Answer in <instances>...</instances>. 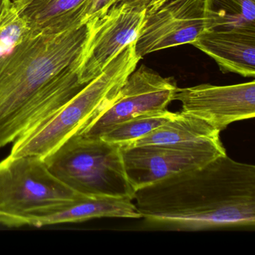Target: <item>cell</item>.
<instances>
[{"mask_svg":"<svg viewBox=\"0 0 255 255\" xmlns=\"http://www.w3.org/2000/svg\"><path fill=\"white\" fill-rule=\"evenodd\" d=\"M228 24V19L212 9L208 0H168L146 11L135 53L142 59L153 52L192 44L206 31Z\"/></svg>","mask_w":255,"mask_h":255,"instance_id":"cell-6","label":"cell"},{"mask_svg":"<svg viewBox=\"0 0 255 255\" xmlns=\"http://www.w3.org/2000/svg\"><path fill=\"white\" fill-rule=\"evenodd\" d=\"M91 23L28 36L0 58V148L47 122L86 85L79 69Z\"/></svg>","mask_w":255,"mask_h":255,"instance_id":"cell-1","label":"cell"},{"mask_svg":"<svg viewBox=\"0 0 255 255\" xmlns=\"http://www.w3.org/2000/svg\"><path fill=\"white\" fill-rule=\"evenodd\" d=\"M122 0H89L82 14L81 23H89L102 17L115 4Z\"/></svg>","mask_w":255,"mask_h":255,"instance_id":"cell-18","label":"cell"},{"mask_svg":"<svg viewBox=\"0 0 255 255\" xmlns=\"http://www.w3.org/2000/svg\"><path fill=\"white\" fill-rule=\"evenodd\" d=\"M141 219L178 231L255 225V166L222 155L135 191Z\"/></svg>","mask_w":255,"mask_h":255,"instance_id":"cell-2","label":"cell"},{"mask_svg":"<svg viewBox=\"0 0 255 255\" xmlns=\"http://www.w3.org/2000/svg\"><path fill=\"white\" fill-rule=\"evenodd\" d=\"M141 59L135 53V42L128 44L53 117L17 138L9 156L44 159L70 137L83 132L111 105Z\"/></svg>","mask_w":255,"mask_h":255,"instance_id":"cell-3","label":"cell"},{"mask_svg":"<svg viewBox=\"0 0 255 255\" xmlns=\"http://www.w3.org/2000/svg\"><path fill=\"white\" fill-rule=\"evenodd\" d=\"M83 195L56 177L39 156H8L0 162V224L5 226L26 225Z\"/></svg>","mask_w":255,"mask_h":255,"instance_id":"cell-4","label":"cell"},{"mask_svg":"<svg viewBox=\"0 0 255 255\" xmlns=\"http://www.w3.org/2000/svg\"><path fill=\"white\" fill-rule=\"evenodd\" d=\"M153 0H122L105 14L91 21V31L79 69V80L86 85L139 35L146 11Z\"/></svg>","mask_w":255,"mask_h":255,"instance_id":"cell-8","label":"cell"},{"mask_svg":"<svg viewBox=\"0 0 255 255\" xmlns=\"http://www.w3.org/2000/svg\"><path fill=\"white\" fill-rule=\"evenodd\" d=\"M174 101L181 103L180 113L201 119L221 132L234 122L255 117V82L178 88Z\"/></svg>","mask_w":255,"mask_h":255,"instance_id":"cell-10","label":"cell"},{"mask_svg":"<svg viewBox=\"0 0 255 255\" xmlns=\"http://www.w3.org/2000/svg\"><path fill=\"white\" fill-rule=\"evenodd\" d=\"M97 218L141 219L132 200L105 195H84L78 201L47 216L32 218L26 225L40 227L81 222Z\"/></svg>","mask_w":255,"mask_h":255,"instance_id":"cell-13","label":"cell"},{"mask_svg":"<svg viewBox=\"0 0 255 255\" xmlns=\"http://www.w3.org/2000/svg\"><path fill=\"white\" fill-rule=\"evenodd\" d=\"M220 132L201 119L184 113L175 116L166 123L142 138L126 146L173 144L192 141H220Z\"/></svg>","mask_w":255,"mask_h":255,"instance_id":"cell-14","label":"cell"},{"mask_svg":"<svg viewBox=\"0 0 255 255\" xmlns=\"http://www.w3.org/2000/svg\"><path fill=\"white\" fill-rule=\"evenodd\" d=\"M215 11L231 20L255 25V0H208Z\"/></svg>","mask_w":255,"mask_h":255,"instance_id":"cell-17","label":"cell"},{"mask_svg":"<svg viewBox=\"0 0 255 255\" xmlns=\"http://www.w3.org/2000/svg\"><path fill=\"white\" fill-rule=\"evenodd\" d=\"M28 36L29 28L11 3L0 17V58Z\"/></svg>","mask_w":255,"mask_h":255,"instance_id":"cell-16","label":"cell"},{"mask_svg":"<svg viewBox=\"0 0 255 255\" xmlns=\"http://www.w3.org/2000/svg\"><path fill=\"white\" fill-rule=\"evenodd\" d=\"M168 0H154L153 2H151L148 8H147V11H153V10L156 9V8L159 6V5L163 4L164 2H166Z\"/></svg>","mask_w":255,"mask_h":255,"instance_id":"cell-20","label":"cell"},{"mask_svg":"<svg viewBox=\"0 0 255 255\" xmlns=\"http://www.w3.org/2000/svg\"><path fill=\"white\" fill-rule=\"evenodd\" d=\"M120 146L127 177L135 192L227 154L221 141Z\"/></svg>","mask_w":255,"mask_h":255,"instance_id":"cell-7","label":"cell"},{"mask_svg":"<svg viewBox=\"0 0 255 255\" xmlns=\"http://www.w3.org/2000/svg\"><path fill=\"white\" fill-rule=\"evenodd\" d=\"M44 160L56 177L79 193L133 200L120 144L76 133Z\"/></svg>","mask_w":255,"mask_h":255,"instance_id":"cell-5","label":"cell"},{"mask_svg":"<svg viewBox=\"0 0 255 255\" xmlns=\"http://www.w3.org/2000/svg\"><path fill=\"white\" fill-rule=\"evenodd\" d=\"M174 116L175 113L167 110L143 113L116 125L101 138L120 145L130 144L166 123Z\"/></svg>","mask_w":255,"mask_h":255,"instance_id":"cell-15","label":"cell"},{"mask_svg":"<svg viewBox=\"0 0 255 255\" xmlns=\"http://www.w3.org/2000/svg\"><path fill=\"white\" fill-rule=\"evenodd\" d=\"M192 44L212 58L222 72L255 78V25L217 26Z\"/></svg>","mask_w":255,"mask_h":255,"instance_id":"cell-11","label":"cell"},{"mask_svg":"<svg viewBox=\"0 0 255 255\" xmlns=\"http://www.w3.org/2000/svg\"><path fill=\"white\" fill-rule=\"evenodd\" d=\"M89 0H13L26 22L29 35L56 34L83 24L82 14Z\"/></svg>","mask_w":255,"mask_h":255,"instance_id":"cell-12","label":"cell"},{"mask_svg":"<svg viewBox=\"0 0 255 255\" xmlns=\"http://www.w3.org/2000/svg\"><path fill=\"white\" fill-rule=\"evenodd\" d=\"M11 4V0H0V17Z\"/></svg>","mask_w":255,"mask_h":255,"instance_id":"cell-19","label":"cell"},{"mask_svg":"<svg viewBox=\"0 0 255 255\" xmlns=\"http://www.w3.org/2000/svg\"><path fill=\"white\" fill-rule=\"evenodd\" d=\"M177 82L141 65L135 68L121 88L111 105L83 132L90 138H101L112 128L138 115L166 110L174 101Z\"/></svg>","mask_w":255,"mask_h":255,"instance_id":"cell-9","label":"cell"}]
</instances>
